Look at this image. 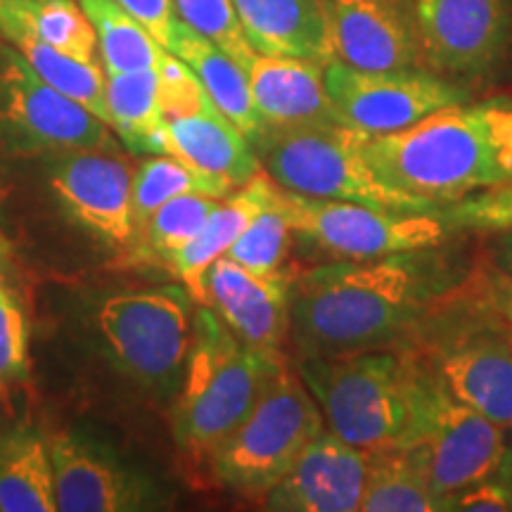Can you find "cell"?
I'll return each instance as SVG.
<instances>
[{
	"label": "cell",
	"instance_id": "obj_16",
	"mask_svg": "<svg viewBox=\"0 0 512 512\" xmlns=\"http://www.w3.org/2000/svg\"><path fill=\"white\" fill-rule=\"evenodd\" d=\"M292 275H261L221 256L204 273V306L233 335L261 351H280L290 335Z\"/></svg>",
	"mask_w": 512,
	"mask_h": 512
},
{
	"label": "cell",
	"instance_id": "obj_27",
	"mask_svg": "<svg viewBox=\"0 0 512 512\" xmlns=\"http://www.w3.org/2000/svg\"><path fill=\"white\" fill-rule=\"evenodd\" d=\"M55 477L46 439L15 427L0 439V512H55Z\"/></svg>",
	"mask_w": 512,
	"mask_h": 512
},
{
	"label": "cell",
	"instance_id": "obj_28",
	"mask_svg": "<svg viewBox=\"0 0 512 512\" xmlns=\"http://www.w3.org/2000/svg\"><path fill=\"white\" fill-rule=\"evenodd\" d=\"M238 188L221 181V178L197 169L190 162L174 155L147 157L133 174V221H136V238L145 221L155 211L174 197L181 195H209L228 197Z\"/></svg>",
	"mask_w": 512,
	"mask_h": 512
},
{
	"label": "cell",
	"instance_id": "obj_9",
	"mask_svg": "<svg viewBox=\"0 0 512 512\" xmlns=\"http://www.w3.org/2000/svg\"><path fill=\"white\" fill-rule=\"evenodd\" d=\"M0 136L19 155L112 152L117 145L105 121L43 81L12 43H0Z\"/></svg>",
	"mask_w": 512,
	"mask_h": 512
},
{
	"label": "cell",
	"instance_id": "obj_21",
	"mask_svg": "<svg viewBox=\"0 0 512 512\" xmlns=\"http://www.w3.org/2000/svg\"><path fill=\"white\" fill-rule=\"evenodd\" d=\"M325 64L302 57L254 55L249 86L261 119L273 126L342 124L325 88Z\"/></svg>",
	"mask_w": 512,
	"mask_h": 512
},
{
	"label": "cell",
	"instance_id": "obj_15",
	"mask_svg": "<svg viewBox=\"0 0 512 512\" xmlns=\"http://www.w3.org/2000/svg\"><path fill=\"white\" fill-rule=\"evenodd\" d=\"M366 482L368 451L323 430L268 489L261 505L273 512H358Z\"/></svg>",
	"mask_w": 512,
	"mask_h": 512
},
{
	"label": "cell",
	"instance_id": "obj_20",
	"mask_svg": "<svg viewBox=\"0 0 512 512\" xmlns=\"http://www.w3.org/2000/svg\"><path fill=\"white\" fill-rule=\"evenodd\" d=\"M235 10L256 55L335 60L328 0H235Z\"/></svg>",
	"mask_w": 512,
	"mask_h": 512
},
{
	"label": "cell",
	"instance_id": "obj_22",
	"mask_svg": "<svg viewBox=\"0 0 512 512\" xmlns=\"http://www.w3.org/2000/svg\"><path fill=\"white\" fill-rule=\"evenodd\" d=\"M280 185L273 181L266 171L256 174L252 181L230 192L219 207L211 211L200 233L166 261V266L174 271L188 292L195 297L197 304H204V273L216 259L226 256L233 242L245 233V228L261 209L273 202Z\"/></svg>",
	"mask_w": 512,
	"mask_h": 512
},
{
	"label": "cell",
	"instance_id": "obj_29",
	"mask_svg": "<svg viewBox=\"0 0 512 512\" xmlns=\"http://www.w3.org/2000/svg\"><path fill=\"white\" fill-rule=\"evenodd\" d=\"M91 19L107 74L157 69L166 48L117 0H79Z\"/></svg>",
	"mask_w": 512,
	"mask_h": 512
},
{
	"label": "cell",
	"instance_id": "obj_33",
	"mask_svg": "<svg viewBox=\"0 0 512 512\" xmlns=\"http://www.w3.org/2000/svg\"><path fill=\"white\" fill-rule=\"evenodd\" d=\"M178 17L216 46L235 57L242 67L254 60V50L242 31L235 0H174Z\"/></svg>",
	"mask_w": 512,
	"mask_h": 512
},
{
	"label": "cell",
	"instance_id": "obj_7",
	"mask_svg": "<svg viewBox=\"0 0 512 512\" xmlns=\"http://www.w3.org/2000/svg\"><path fill=\"white\" fill-rule=\"evenodd\" d=\"M323 430L316 399L285 361L247 418L209 456L211 475L233 494L261 501Z\"/></svg>",
	"mask_w": 512,
	"mask_h": 512
},
{
	"label": "cell",
	"instance_id": "obj_37",
	"mask_svg": "<svg viewBox=\"0 0 512 512\" xmlns=\"http://www.w3.org/2000/svg\"><path fill=\"white\" fill-rule=\"evenodd\" d=\"M479 285H482L484 299L489 309L501 323V328L508 335L512 344V278L508 273L494 271V273H479Z\"/></svg>",
	"mask_w": 512,
	"mask_h": 512
},
{
	"label": "cell",
	"instance_id": "obj_24",
	"mask_svg": "<svg viewBox=\"0 0 512 512\" xmlns=\"http://www.w3.org/2000/svg\"><path fill=\"white\" fill-rule=\"evenodd\" d=\"M0 36L12 46L43 43L83 62H95L98 53L91 19L76 0H0Z\"/></svg>",
	"mask_w": 512,
	"mask_h": 512
},
{
	"label": "cell",
	"instance_id": "obj_39",
	"mask_svg": "<svg viewBox=\"0 0 512 512\" xmlns=\"http://www.w3.org/2000/svg\"><path fill=\"white\" fill-rule=\"evenodd\" d=\"M503 264H505V273L512 278V238L505 240V247H503Z\"/></svg>",
	"mask_w": 512,
	"mask_h": 512
},
{
	"label": "cell",
	"instance_id": "obj_34",
	"mask_svg": "<svg viewBox=\"0 0 512 512\" xmlns=\"http://www.w3.org/2000/svg\"><path fill=\"white\" fill-rule=\"evenodd\" d=\"M29 377V320L17 292L0 278V394Z\"/></svg>",
	"mask_w": 512,
	"mask_h": 512
},
{
	"label": "cell",
	"instance_id": "obj_10",
	"mask_svg": "<svg viewBox=\"0 0 512 512\" xmlns=\"http://www.w3.org/2000/svg\"><path fill=\"white\" fill-rule=\"evenodd\" d=\"M285 190V188H283ZM294 238L330 261H366L439 247L446 223L437 214L377 209L358 202L316 200L285 190Z\"/></svg>",
	"mask_w": 512,
	"mask_h": 512
},
{
	"label": "cell",
	"instance_id": "obj_30",
	"mask_svg": "<svg viewBox=\"0 0 512 512\" xmlns=\"http://www.w3.org/2000/svg\"><path fill=\"white\" fill-rule=\"evenodd\" d=\"M15 48L24 55L34 72L43 81L50 83L55 91L79 102L95 117H100L110 126V110H107V74L98 67V62H83L60 50L43 46L36 41H19Z\"/></svg>",
	"mask_w": 512,
	"mask_h": 512
},
{
	"label": "cell",
	"instance_id": "obj_38",
	"mask_svg": "<svg viewBox=\"0 0 512 512\" xmlns=\"http://www.w3.org/2000/svg\"><path fill=\"white\" fill-rule=\"evenodd\" d=\"M496 479L503 484V489L508 491L510 505H512V439L505 441V451L501 458V465L496 470Z\"/></svg>",
	"mask_w": 512,
	"mask_h": 512
},
{
	"label": "cell",
	"instance_id": "obj_35",
	"mask_svg": "<svg viewBox=\"0 0 512 512\" xmlns=\"http://www.w3.org/2000/svg\"><path fill=\"white\" fill-rule=\"evenodd\" d=\"M117 3L133 19H138L164 48H169L178 19H181L174 0H117Z\"/></svg>",
	"mask_w": 512,
	"mask_h": 512
},
{
	"label": "cell",
	"instance_id": "obj_26",
	"mask_svg": "<svg viewBox=\"0 0 512 512\" xmlns=\"http://www.w3.org/2000/svg\"><path fill=\"white\" fill-rule=\"evenodd\" d=\"M358 512H441L418 446L368 451V482Z\"/></svg>",
	"mask_w": 512,
	"mask_h": 512
},
{
	"label": "cell",
	"instance_id": "obj_6",
	"mask_svg": "<svg viewBox=\"0 0 512 512\" xmlns=\"http://www.w3.org/2000/svg\"><path fill=\"white\" fill-rule=\"evenodd\" d=\"M252 145L266 174L280 188L297 195L413 214L439 211L384 183L368 164L363 133L337 121L297 126L266 124Z\"/></svg>",
	"mask_w": 512,
	"mask_h": 512
},
{
	"label": "cell",
	"instance_id": "obj_14",
	"mask_svg": "<svg viewBox=\"0 0 512 512\" xmlns=\"http://www.w3.org/2000/svg\"><path fill=\"white\" fill-rule=\"evenodd\" d=\"M133 174L124 159L102 150L57 155L48 174L50 190L76 226L110 247L136 242Z\"/></svg>",
	"mask_w": 512,
	"mask_h": 512
},
{
	"label": "cell",
	"instance_id": "obj_13",
	"mask_svg": "<svg viewBox=\"0 0 512 512\" xmlns=\"http://www.w3.org/2000/svg\"><path fill=\"white\" fill-rule=\"evenodd\" d=\"M422 60L439 74L494 69L512 38V0H415Z\"/></svg>",
	"mask_w": 512,
	"mask_h": 512
},
{
	"label": "cell",
	"instance_id": "obj_18",
	"mask_svg": "<svg viewBox=\"0 0 512 512\" xmlns=\"http://www.w3.org/2000/svg\"><path fill=\"white\" fill-rule=\"evenodd\" d=\"M60 512H121L150 508L147 484L110 453L69 432L46 439Z\"/></svg>",
	"mask_w": 512,
	"mask_h": 512
},
{
	"label": "cell",
	"instance_id": "obj_5",
	"mask_svg": "<svg viewBox=\"0 0 512 512\" xmlns=\"http://www.w3.org/2000/svg\"><path fill=\"white\" fill-rule=\"evenodd\" d=\"M285 363L283 351H261L233 335L214 309L195 313V339L174 403V437L185 453L209 460Z\"/></svg>",
	"mask_w": 512,
	"mask_h": 512
},
{
	"label": "cell",
	"instance_id": "obj_31",
	"mask_svg": "<svg viewBox=\"0 0 512 512\" xmlns=\"http://www.w3.org/2000/svg\"><path fill=\"white\" fill-rule=\"evenodd\" d=\"M294 242V228L285 207V190L278 188L273 202L254 216L245 233L233 242L226 256L261 275L287 273V256Z\"/></svg>",
	"mask_w": 512,
	"mask_h": 512
},
{
	"label": "cell",
	"instance_id": "obj_4",
	"mask_svg": "<svg viewBox=\"0 0 512 512\" xmlns=\"http://www.w3.org/2000/svg\"><path fill=\"white\" fill-rule=\"evenodd\" d=\"M403 349L413 351L453 399L512 430V344L477 275L460 280Z\"/></svg>",
	"mask_w": 512,
	"mask_h": 512
},
{
	"label": "cell",
	"instance_id": "obj_23",
	"mask_svg": "<svg viewBox=\"0 0 512 512\" xmlns=\"http://www.w3.org/2000/svg\"><path fill=\"white\" fill-rule=\"evenodd\" d=\"M169 53L188 64L204 91L219 110L240 128L245 136L252 140L261 136L266 121L261 119L252 98V86H249V74L242 64L230 57L226 50L216 46L214 41L197 34L183 19H178L174 38L169 43Z\"/></svg>",
	"mask_w": 512,
	"mask_h": 512
},
{
	"label": "cell",
	"instance_id": "obj_11",
	"mask_svg": "<svg viewBox=\"0 0 512 512\" xmlns=\"http://www.w3.org/2000/svg\"><path fill=\"white\" fill-rule=\"evenodd\" d=\"M413 446L425 456L430 484L444 512V503L460 489L496 477L505 451V430L453 399L425 368Z\"/></svg>",
	"mask_w": 512,
	"mask_h": 512
},
{
	"label": "cell",
	"instance_id": "obj_2",
	"mask_svg": "<svg viewBox=\"0 0 512 512\" xmlns=\"http://www.w3.org/2000/svg\"><path fill=\"white\" fill-rule=\"evenodd\" d=\"M384 183L439 209L512 181V102L448 105L392 133H363Z\"/></svg>",
	"mask_w": 512,
	"mask_h": 512
},
{
	"label": "cell",
	"instance_id": "obj_36",
	"mask_svg": "<svg viewBox=\"0 0 512 512\" xmlns=\"http://www.w3.org/2000/svg\"><path fill=\"white\" fill-rule=\"evenodd\" d=\"M444 510H458V512H510V498L508 491L496 477L482 479V482L465 486L458 494H453L444 503Z\"/></svg>",
	"mask_w": 512,
	"mask_h": 512
},
{
	"label": "cell",
	"instance_id": "obj_3",
	"mask_svg": "<svg viewBox=\"0 0 512 512\" xmlns=\"http://www.w3.org/2000/svg\"><path fill=\"white\" fill-rule=\"evenodd\" d=\"M297 373L323 413L325 430L363 451L411 446L425 368L408 349L299 358Z\"/></svg>",
	"mask_w": 512,
	"mask_h": 512
},
{
	"label": "cell",
	"instance_id": "obj_17",
	"mask_svg": "<svg viewBox=\"0 0 512 512\" xmlns=\"http://www.w3.org/2000/svg\"><path fill=\"white\" fill-rule=\"evenodd\" d=\"M335 57L358 69L425 64L415 0H328Z\"/></svg>",
	"mask_w": 512,
	"mask_h": 512
},
{
	"label": "cell",
	"instance_id": "obj_12",
	"mask_svg": "<svg viewBox=\"0 0 512 512\" xmlns=\"http://www.w3.org/2000/svg\"><path fill=\"white\" fill-rule=\"evenodd\" d=\"M323 76L339 121L361 133L401 131L427 114L467 102L465 88L420 67L358 69L335 57Z\"/></svg>",
	"mask_w": 512,
	"mask_h": 512
},
{
	"label": "cell",
	"instance_id": "obj_25",
	"mask_svg": "<svg viewBox=\"0 0 512 512\" xmlns=\"http://www.w3.org/2000/svg\"><path fill=\"white\" fill-rule=\"evenodd\" d=\"M110 128L138 155H166V121L157 69L107 74Z\"/></svg>",
	"mask_w": 512,
	"mask_h": 512
},
{
	"label": "cell",
	"instance_id": "obj_1",
	"mask_svg": "<svg viewBox=\"0 0 512 512\" xmlns=\"http://www.w3.org/2000/svg\"><path fill=\"white\" fill-rule=\"evenodd\" d=\"M460 283L437 247L366 261H325L292 280L290 337L299 358L408 347Z\"/></svg>",
	"mask_w": 512,
	"mask_h": 512
},
{
	"label": "cell",
	"instance_id": "obj_32",
	"mask_svg": "<svg viewBox=\"0 0 512 512\" xmlns=\"http://www.w3.org/2000/svg\"><path fill=\"white\" fill-rule=\"evenodd\" d=\"M219 202V197L209 195L174 197L145 221L136 240H143V249L150 256L169 261L200 233L211 211L219 207Z\"/></svg>",
	"mask_w": 512,
	"mask_h": 512
},
{
	"label": "cell",
	"instance_id": "obj_8",
	"mask_svg": "<svg viewBox=\"0 0 512 512\" xmlns=\"http://www.w3.org/2000/svg\"><path fill=\"white\" fill-rule=\"evenodd\" d=\"M195 297L185 285L119 292L98 309V330L117 366L155 392L181 387L195 339Z\"/></svg>",
	"mask_w": 512,
	"mask_h": 512
},
{
	"label": "cell",
	"instance_id": "obj_19",
	"mask_svg": "<svg viewBox=\"0 0 512 512\" xmlns=\"http://www.w3.org/2000/svg\"><path fill=\"white\" fill-rule=\"evenodd\" d=\"M166 155L242 188L264 171L252 140L211 102L207 93L181 110L166 112Z\"/></svg>",
	"mask_w": 512,
	"mask_h": 512
}]
</instances>
